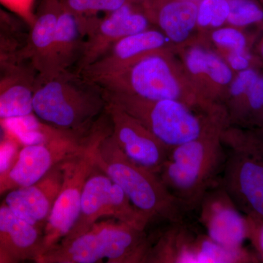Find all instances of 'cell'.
Masks as SVG:
<instances>
[{
  "instance_id": "32",
  "label": "cell",
  "mask_w": 263,
  "mask_h": 263,
  "mask_svg": "<svg viewBox=\"0 0 263 263\" xmlns=\"http://www.w3.org/2000/svg\"><path fill=\"white\" fill-rule=\"evenodd\" d=\"M259 54L261 59L263 60V39L261 41L259 45Z\"/></svg>"
},
{
  "instance_id": "24",
  "label": "cell",
  "mask_w": 263,
  "mask_h": 263,
  "mask_svg": "<svg viewBox=\"0 0 263 263\" xmlns=\"http://www.w3.org/2000/svg\"><path fill=\"white\" fill-rule=\"evenodd\" d=\"M66 8L79 15L95 16L100 12H110L130 2V0H60Z\"/></svg>"
},
{
  "instance_id": "29",
  "label": "cell",
  "mask_w": 263,
  "mask_h": 263,
  "mask_svg": "<svg viewBox=\"0 0 263 263\" xmlns=\"http://www.w3.org/2000/svg\"><path fill=\"white\" fill-rule=\"evenodd\" d=\"M20 144L12 138L0 142V176L8 171L19 152Z\"/></svg>"
},
{
  "instance_id": "27",
  "label": "cell",
  "mask_w": 263,
  "mask_h": 263,
  "mask_svg": "<svg viewBox=\"0 0 263 263\" xmlns=\"http://www.w3.org/2000/svg\"><path fill=\"white\" fill-rule=\"evenodd\" d=\"M34 2L35 0H0V5L30 27L36 17Z\"/></svg>"
},
{
  "instance_id": "20",
  "label": "cell",
  "mask_w": 263,
  "mask_h": 263,
  "mask_svg": "<svg viewBox=\"0 0 263 263\" xmlns=\"http://www.w3.org/2000/svg\"><path fill=\"white\" fill-rule=\"evenodd\" d=\"M197 3L172 0L161 7L158 22L165 35L174 43L187 39L197 24Z\"/></svg>"
},
{
  "instance_id": "17",
  "label": "cell",
  "mask_w": 263,
  "mask_h": 263,
  "mask_svg": "<svg viewBox=\"0 0 263 263\" xmlns=\"http://www.w3.org/2000/svg\"><path fill=\"white\" fill-rule=\"evenodd\" d=\"M97 19L95 15L74 13L60 1L55 33V76L67 73L78 55L79 60L86 36Z\"/></svg>"
},
{
  "instance_id": "34",
  "label": "cell",
  "mask_w": 263,
  "mask_h": 263,
  "mask_svg": "<svg viewBox=\"0 0 263 263\" xmlns=\"http://www.w3.org/2000/svg\"><path fill=\"white\" fill-rule=\"evenodd\" d=\"M260 133H262V134H263V131H262V132H260Z\"/></svg>"
},
{
  "instance_id": "2",
  "label": "cell",
  "mask_w": 263,
  "mask_h": 263,
  "mask_svg": "<svg viewBox=\"0 0 263 263\" xmlns=\"http://www.w3.org/2000/svg\"><path fill=\"white\" fill-rule=\"evenodd\" d=\"M95 165L122 189L148 222L183 221L186 210L164 186L158 175L128 158L118 146L111 130L95 146Z\"/></svg>"
},
{
  "instance_id": "23",
  "label": "cell",
  "mask_w": 263,
  "mask_h": 263,
  "mask_svg": "<svg viewBox=\"0 0 263 263\" xmlns=\"http://www.w3.org/2000/svg\"><path fill=\"white\" fill-rule=\"evenodd\" d=\"M228 0H200L197 3V24L200 27H220L228 21Z\"/></svg>"
},
{
  "instance_id": "35",
  "label": "cell",
  "mask_w": 263,
  "mask_h": 263,
  "mask_svg": "<svg viewBox=\"0 0 263 263\" xmlns=\"http://www.w3.org/2000/svg\"><path fill=\"white\" fill-rule=\"evenodd\" d=\"M261 1H262V2H263V0H261Z\"/></svg>"
},
{
  "instance_id": "22",
  "label": "cell",
  "mask_w": 263,
  "mask_h": 263,
  "mask_svg": "<svg viewBox=\"0 0 263 263\" xmlns=\"http://www.w3.org/2000/svg\"><path fill=\"white\" fill-rule=\"evenodd\" d=\"M230 13L228 21L237 28L263 24V8L256 0H228Z\"/></svg>"
},
{
  "instance_id": "8",
  "label": "cell",
  "mask_w": 263,
  "mask_h": 263,
  "mask_svg": "<svg viewBox=\"0 0 263 263\" xmlns=\"http://www.w3.org/2000/svg\"><path fill=\"white\" fill-rule=\"evenodd\" d=\"M106 218H113L142 230H146L150 224L122 189L95 165L85 183L79 218L62 240L82 234L97 221Z\"/></svg>"
},
{
  "instance_id": "19",
  "label": "cell",
  "mask_w": 263,
  "mask_h": 263,
  "mask_svg": "<svg viewBox=\"0 0 263 263\" xmlns=\"http://www.w3.org/2000/svg\"><path fill=\"white\" fill-rule=\"evenodd\" d=\"M171 226L153 240L146 263H197V235L183 221Z\"/></svg>"
},
{
  "instance_id": "36",
  "label": "cell",
  "mask_w": 263,
  "mask_h": 263,
  "mask_svg": "<svg viewBox=\"0 0 263 263\" xmlns=\"http://www.w3.org/2000/svg\"><path fill=\"white\" fill-rule=\"evenodd\" d=\"M132 1V0H130V2Z\"/></svg>"
},
{
  "instance_id": "25",
  "label": "cell",
  "mask_w": 263,
  "mask_h": 263,
  "mask_svg": "<svg viewBox=\"0 0 263 263\" xmlns=\"http://www.w3.org/2000/svg\"><path fill=\"white\" fill-rule=\"evenodd\" d=\"M206 74L216 84L226 86L233 79V70L228 64L211 52L205 51L200 67V75Z\"/></svg>"
},
{
  "instance_id": "37",
  "label": "cell",
  "mask_w": 263,
  "mask_h": 263,
  "mask_svg": "<svg viewBox=\"0 0 263 263\" xmlns=\"http://www.w3.org/2000/svg\"></svg>"
},
{
  "instance_id": "12",
  "label": "cell",
  "mask_w": 263,
  "mask_h": 263,
  "mask_svg": "<svg viewBox=\"0 0 263 263\" xmlns=\"http://www.w3.org/2000/svg\"><path fill=\"white\" fill-rule=\"evenodd\" d=\"M198 209L199 220L213 240L226 247L243 246L248 235L247 216L219 183L205 193Z\"/></svg>"
},
{
  "instance_id": "13",
  "label": "cell",
  "mask_w": 263,
  "mask_h": 263,
  "mask_svg": "<svg viewBox=\"0 0 263 263\" xmlns=\"http://www.w3.org/2000/svg\"><path fill=\"white\" fill-rule=\"evenodd\" d=\"M148 26L146 15L133 9L131 2L110 12L102 20L97 19L81 50L79 70L91 65L121 38L146 30Z\"/></svg>"
},
{
  "instance_id": "9",
  "label": "cell",
  "mask_w": 263,
  "mask_h": 263,
  "mask_svg": "<svg viewBox=\"0 0 263 263\" xmlns=\"http://www.w3.org/2000/svg\"><path fill=\"white\" fill-rule=\"evenodd\" d=\"M92 132L86 136L68 133L43 144L22 147L11 167L0 176V195L37 182L55 166L82 149Z\"/></svg>"
},
{
  "instance_id": "30",
  "label": "cell",
  "mask_w": 263,
  "mask_h": 263,
  "mask_svg": "<svg viewBox=\"0 0 263 263\" xmlns=\"http://www.w3.org/2000/svg\"><path fill=\"white\" fill-rule=\"evenodd\" d=\"M21 19L0 5V34L20 39L22 34Z\"/></svg>"
},
{
  "instance_id": "6",
  "label": "cell",
  "mask_w": 263,
  "mask_h": 263,
  "mask_svg": "<svg viewBox=\"0 0 263 263\" xmlns=\"http://www.w3.org/2000/svg\"><path fill=\"white\" fill-rule=\"evenodd\" d=\"M105 98L136 118L171 148L197 138L210 118L202 120L181 100L149 101L125 95H108Z\"/></svg>"
},
{
  "instance_id": "1",
  "label": "cell",
  "mask_w": 263,
  "mask_h": 263,
  "mask_svg": "<svg viewBox=\"0 0 263 263\" xmlns=\"http://www.w3.org/2000/svg\"><path fill=\"white\" fill-rule=\"evenodd\" d=\"M229 124L226 111H212L200 136L171 148L158 174L186 212L198 209L205 193L219 183L227 157L221 136Z\"/></svg>"
},
{
  "instance_id": "16",
  "label": "cell",
  "mask_w": 263,
  "mask_h": 263,
  "mask_svg": "<svg viewBox=\"0 0 263 263\" xmlns=\"http://www.w3.org/2000/svg\"><path fill=\"white\" fill-rule=\"evenodd\" d=\"M43 231L0 205V253L8 262L34 260L43 252Z\"/></svg>"
},
{
  "instance_id": "28",
  "label": "cell",
  "mask_w": 263,
  "mask_h": 263,
  "mask_svg": "<svg viewBox=\"0 0 263 263\" xmlns=\"http://www.w3.org/2000/svg\"><path fill=\"white\" fill-rule=\"evenodd\" d=\"M247 219L248 235L247 240L250 241L252 249L263 263V217L246 216Z\"/></svg>"
},
{
  "instance_id": "26",
  "label": "cell",
  "mask_w": 263,
  "mask_h": 263,
  "mask_svg": "<svg viewBox=\"0 0 263 263\" xmlns=\"http://www.w3.org/2000/svg\"><path fill=\"white\" fill-rule=\"evenodd\" d=\"M212 40L216 45L229 50L230 52L248 51V38L237 27L216 29L213 32Z\"/></svg>"
},
{
  "instance_id": "18",
  "label": "cell",
  "mask_w": 263,
  "mask_h": 263,
  "mask_svg": "<svg viewBox=\"0 0 263 263\" xmlns=\"http://www.w3.org/2000/svg\"><path fill=\"white\" fill-rule=\"evenodd\" d=\"M36 82L32 71L22 63L0 76V122L33 114Z\"/></svg>"
},
{
  "instance_id": "11",
  "label": "cell",
  "mask_w": 263,
  "mask_h": 263,
  "mask_svg": "<svg viewBox=\"0 0 263 263\" xmlns=\"http://www.w3.org/2000/svg\"><path fill=\"white\" fill-rule=\"evenodd\" d=\"M105 110L112 123L111 134L128 158L158 175L171 148L152 134L136 118L107 102Z\"/></svg>"
},
{
  "instance_id": "14",
  "label": "cell",
  "mask_w": 263,
  "mask_h": 263,
  "mask_svg": "<svg viewBox=\"0 0 263 263\" xmlns=\"http://www.w3.org/2000/svg\"><path fill=\"white\" fill-rule=\"evenodd\" d=\"M62 163L55 166L37 182L10 190L5 199L4 204L17 216L43 231L61 190Z\"/></svg>"
},
{
  "instance_id": "4",
  "label": "cell",
  "mask_w": 263,
  "mask_h": 263,
  "mask_svg": "<svg viewBox=\"0 0 263 263\" xmlns=\"http://www.w3.org/2000/svg\"><path fill=\"white\" fill-rule=\"evenodd\" d=\"M227 157L219 183L246 216L263 217V134L226 127Z\"/></svg>"
},
{
  "instance_id": "10",
  "label": "cell",
  "mask_w": 263,
  "mask_h": 263,
  "mask_svg": "<svg viewBox=\"0 0 263 263\" xmlns=\"http://www.w3.org/2000/svg\"><path fill=\"white\" fill-rule=\"evenodd\" d=\"M116 73L124 75L127 85L113 92L107 93L105 96L125 95L149 101L178 100L191 105L190 100L183 95L182 88L168 64L162 57L145 55L103 77Z\"/></svg>"
},
{
  "instance_id": "7",
  "label": "cell",
  "mask_w": 263,
  "mask_h": 263,
  "mask_svg": "<svg viewBox=\"0 0 263 263\" xmlns=\"http://www.w3.org/2000/svg\"><path fill=\"white\" fill-rule=\"evenodd\" d=\"M108 132L95 129L87 144L62 162L63 181L43 230L41 255L60 243L75 226L80 213L85 183L95 166V145Z\"/></svg>"
},
{
  "instance_id": "33",
  "label": "cell",
  "mask_w": 263,
  "mask_h": 263,
  "mask_svg": "<svg viewBox=\"0 0 263 263\" xmlns=\"http://www.w3.org/2000/svg\"><path fill=\"white\" fill-rule=\"evenodd\" d=\"M183 1H190V2H194V3H198L200 1V0H183Z\"/></svg>"
},
{
  "instance_id": "15",
  "label": "cell",
  "mask_w": 263,
  "mask_h": 263,
  "mask_svg": "<svg viewBox=\"0 0 263 263\" xmlns=\"http://www.w3.org/2000/svg\"><path fill=\"white\" fill-rule=\"evenodd\" d=\"M60 8V0L43 1L22 47V59L30 62L33 70L40 74V80L56 76L55 33Z\"/></svg>"
},
{
  "instance_id": "5",
  "label": "cell",
  "mask_w": 263,
  "mask_h": 263,
  "mask_svg": "<svg viewBox=\"0 0 263 263\" xmlns=\"http://www.w3.org/2000/svg\"><path fill=\"white\" fill-rule=\"evenodd\" d=\"M78 84L67 73L38 80L33 95V114L43 122L62 130L84 136L106 100L100 90Z\"/></svg>"
},
{
  "instance_id": "3",
  "label": "cell",
  "mask_w": 263,
  "mask_h": 263,
  "mask_svg": "<svg viewBox=\"0 0 263 263\" xmlns=\"http://www.w3.org/2000/svg\"><path fill=\"white\" fill-rule=\"evenodd\" d=\"M152 241L146 230L102 219L82 234L61 240L36 262L146 263Z\"/></svg>"
},
{
  "instance_id": "21",
  "label": "cell",
  "mask_w": 263,
  "mask_h": 263,
  "mask_svg": "<svg viewBox=\"0 0 263 263\" xmlns=\"http://www.w3.org/2000/svg\"><path fill=\"white\" fill-rule=\"evenodd\" d=\"M0 124L8 138L23 146L43 144L71 133L52 127L34 114L1 121Z\"/></svg>"
},
{
  "instance_id": "31",
  "label": "cell",
  "mask_w": 263,
  "mask_h": 263,
  "mask_svg": "<svg viewBox=\"0 0 263 263\" xmlns=\"http://www.w3.org/2000/svg\"><path fill=\"white\" fill-rule=\"evenodd\" d=\"M228 65L233 70L240 71L252 68L254 60L249 51L230 52L228 56Z\"/></svg>"
}]
</instances>
